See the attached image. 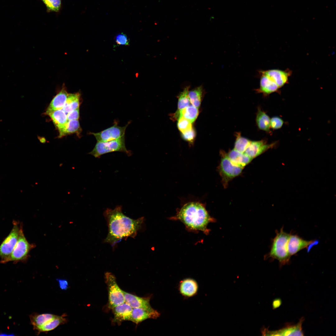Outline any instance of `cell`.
Here are the masks:
<instances>
[{"mask_svg":"<svg viewBox=\"0 0 336 336\" xmlns=\"http://www.w3.org/2000/svg\"><path fill=\"white\" fill-rule=\"evenodd\" d=\"M103 214L108 229L107 235L104 241L112 246L123 238H134L141 229L144 221V217L133 219L126 216L120 206L113 209L107 208Z\"/></svg>","mask_w":336,"mask_h":336,"instance_id":"1","label":"cell"},{"mask_svg":"<svg viewBox=\"0 0 336 336\" xmlns=\"http://www.w3.org/2000/svg\"><path fill=\"white\" fill-rule=\"evenodd\" d=\"M174 219L179 220L189 229L200 231L208 234V224L214 221L204 205L198 202H191L183 205Z\"/></svg>","mask_w":336,"mask_h":336,"instance_id":"2","label":"cell"},{"mask_svg":"<svg viewBox=\"0 0 336 336\" xmlns=\"http://www.w3.org/2000/svg\"><path fill=\"white\" fill-rule=\"evenodd\" d=\"M283 227L279 231H277L276 236L273 239L269 256L278 260L281 266L288 264L291 256L289 254L287 244L291 234L283 230Z\"/></svg>","mask_w":336,"mask_h":336,"instance_id":"3","label":"cell"},{"mask_svg":"<svg viewBox=\"0 0 336 336\" xmlns=\"http://www.w3.org/2000/svg\"><path fill=\"white\" fill-rule=\"evenodd\" d=\"M259 87L256 91L265 95L279 91L281 88L280 82L273 69L259 70Z\"/></svg>","mask_w":336,"mask_h":336,"instance_id":"4","label":"cell"},{"mask_svg":"<svg viewBox=\"0 0 336 336\" xmlns=\"http://www.w3.org/2000/svg\"><path fill=\"white\" fill-rule=\"evenodd\" d=\"M220 154L221 158L218 170L222 184L226 188L229 182L239 175L244 168L232 162L224 151L220 152Z\"/></svg>","mask_w":336,"mask_h":336,"instance_id":"5","label":"cell"},{"mask_svg":"<svg viewBox=\"0 0 336 336\" xmlns=\"http://www.w3.org/2000/svg\"><path fill=\"white\" fill-rule=\"evenodd\" d=\"M35 245L29 243L24 236L22 227L20 228L18 239L10 254L6 259L1 260L4 263L9 261L17 262L27 259L30 250Z\"/></svg>","mask_w":336,"mask_h":336,"instance_id":"6","label":"cell"},{"mask_svg":"<svg viewBox=\"0 0 336 336\" xmlns=\"http://www.w3.org/2000/svg\"><path fill=\"white\" fill-rule=\"evenodd\" d=\"M114 152H123L130 156L131 152L127 150L125 142V136L120 138L105 142H97L89 154L97 158L104 154Z\"/></svg>","mask_w":336,"mask_h":336,"instance_id":"7","label":"cell"},{"mask_svg":"<svg viewBox=\"0 0 336 336\" xmlns=\"http://www.w3.org/2000/svg\"><path fill=\"white\" fill-rule=\"evenodd\" d=\"M105 282L107 287L108 295V307L110 309L125 302L123 292L116 282L114 275L110 272L105 274Z\"/></svg>","mask_w":336,"mask_h":336,"instance_id":"8","label":"cell"},{"mask_svg":"<svg viewBox=\"0 0 336 336\" xmlns=\"http://www.w3.org/2000/svg\"><path fill=\"white\" fill-rule=\"evenodd\" d=\"M129 124L128 122L125 126L118 125L115 122L112 126L98 133L90 132L89 134L93 135L97 142H105L117 139L125 136L126 129Z\"/></svg>","mask_w":336,"mask_h":336,"instance_id":"9","label":"cell"},{"mask_svg":"<svg viewBox=\"0 0 336 336\" xmlns=\"http://www.w3.org/2000/svg\"><path fill=\"white\" fill-rule=\"evenodd\" d=\"M13 224L10 233L0 245V257L1 260L6 259L10 254L18 239L20 227L16 222Z\"/></svg>","mask_w":336,"mask_h":336,"instance_id":"10","label":"cell"},{"mask_svg":"<svg viewBox=\"0 0 336 336\" xmlns=\"http://www.w3.org/2000/svg\"><path fill=\"white\" fill-rule=\"evenodd\" d=\"M304 318H301L296 324H290L276 331H269L265 329L263 334L265 335L272 336H303L302 325Z\"/></svg>","mask_w":336,"mask_h":336,"instance_id":"11","label":"cell"},{"mask_svg":"<svg viewBox=\"0 0 336 336\" xmlns=\"http://www.w3.org/2000/svg\"><path fill=\"white\" fill-rule=\"evenodd\" d=\"M315 242L313 240H306L296 235L291 234L287 244L289 254L291 256L302 249L308 248Z\"/></svg>","mask_w":336,"mask_h":336,"instance_id":"12","label":"cell"},{"mask_svg":"<svg viewBox=\"0 0 336 336\" xmlns=\"http://www.w3.org/2000/svg\"><path fill=\"white\" fill-rule=\"evenodd\" d=\"M125 302L133 308H139L150 311L155 310L151 306L149 297H138L123 291Z\"/></svg>","mask_w":336,"mask_h":336,"instance_id":"13","label":"cell"},{"mask_svg":"<svg viewBox=\"0 0 336 336\" xmlns=\"http://www.w3.org/2000/svg\"><path fill=\"white\" fill-rule=\"evenodd\" d=\"M275 144H267L264 140L250 141L244 153L253 159L273 147Z\"/></svg>","mask_w":336,"mask_h":336,"instance_id":"14","label":"cell"},{"mask_svg":"<svg viewBox=\"0 0 336 336\" xmlns=\"http://www.w3.org/2000/svg\"><path fill=\"white\" fill-rule=\"evenodd\" d=\"M178 289L182 296L186 298H190L196 295L198 289V285L195 279L188 278L184 279L180 282Z\"/></svg>","mask_w":336,"mask_h":336,"instance_id":"15","label":"cell"},{"mask_svg":"<svg viewBox=\"0 0 336 336\" xmlns=\"http://www.w3.org/2000/svg\"><path fill=\"white\" fill-rule=\"evenodd\" d=\"M133 308L125 302L113 307L112 310L114 318L113 321L118 324L124 321H130Z\"/></svg>","mask_w":336,"mask_h":336,"instance_id":"16","label":"cell"},{"mask_svg":"<svg viewBox=\"0 0 336 336\" xmlns=\"http://www.w3.org/2000/svg\"><path fill=\"white\" fill-rule=\"evenodd\" d=\"M68 94L67 88L63 83L61 89L51 101L44 114L55 110H62L65 103Z\"/></svg>","mask_w":336,"mask_h":336,"instance_id":"17","label":"cell"},{"mask_svg":"<svg viewBox=\"0 0 336 336\" xmlns=\"http://www.w3.org/2000/svg\"><path fill=\"white\" fill-rule=\"evenodd\" d=\"M160 315V313L156 310L150 311L141 308H134L132 310L130 321L138 324L147 319H156Z\"/></svg>","mask_w":336,"mask_h":336,"instance_id":"18","label":"cell"},{"mask_svg":"<svg viewBox=\"0 0 336 336\" xmlns=\"http://www.w3.org/2000/svg\"><path fill=\"white\" fill-rule=\"evenodd\" d=\"M45 114L50 117L59 133L63 130L68 121L67 114L62 109L55 110Z\"/></svg>","mask_w":336,"mask_h":336,"instance_id":"19","label":"cell"},{"mask_svg":"<svg viewBox=\"0 0 336 336\" xmlns=\"http://www.w3.org/2000/svg\"><path fill=\"white\" fill-rule=\"evenodd\" d=\"M227 155L232 162L243 168L253 159L245 153H241L234 149L230 151Z\"/></svg>","mask_w":336,"mask_h":336,"instance_id":"20","label":"cell"},{"mask_svg":"<svg viewBox=\"0 0 336 336\" xmlns=\"http://www.w3.org/2000/svg\"><path fill=\"white\" fill-rule=\"evenodd\" d=\"M65 314L56 316L45 324L38 328L36 330L38 334L53 330L59 326L67 323L68 320Z\"/></svg>","mask_w":336,"mask_h":336,"instance_id":"21","label":"cell"},{"mask_svg":"<svg viewBox=\"0 0 336 336\" xmlns=\"http://www.w3.org/2000/svg\"><path fill=\"white\" fill-rule=\"evenodd\" d=\"M56 316L49 313L39 314L34 313L30 316L31 323L35 330L45 324Z\"/></svg>","mask_w":336,"mask_h":336,"instance_id":"22","label":"cell"},{"mask_svg":"<svg viewBox=\"0 0 336 336\" xmlns=\"http://www.w3.org/2000/svg\"><path fill=\"white\" fill-rule=\"evenodd\" d=\"M81 94L79 92L68 94L65 103L62 110L66 113L79 107Z\"/></svg>","mask_w":336,"mask_h":336,"instance_id":"23","label":"cell"},{"mask_svg":"<svg viewBox=\"0 0 336 336\" xmlns=\"http://www.w3.org/2000/svg\"><path fill=\"white\" fill-rule=\"evenodd\" d=\"M82 132L78 120H73L68 121L65 128L60 133L58 137L61 138L64 136L72 134H76L78 137Z\"/></svg>","mask_w":336,"mask_h":336,"instance_id":"24","label":"cell"},{"mask_svg":"<svg viewBox=\"0 0 336 336\" xmlns=\"http://www.w3.org/2000/svg\"><path fill=\"white\" fill-rule=\"evenodd\" d=\"M270 120L269 116L259 108L257 113L256 122L259 128L267 132L270 131Z\"/></svg>","mask_w":336,"mask_h":336,"instance_id":"25","label":"cell"},{"mask_svg":"<svg viewBox=\"0 0 336 336\" xmlns=\"http://www.w3.org/2000/svg\"><path fill=\"white\" fill-rule=\"evenodd\" d=\"M198 113V108L193 105H189L178 111V114L179 117H183L192 123L197 119Z\"/></svg>","mask_w":336,"mask_h":336,"instance_id":"26","label":"cell"},{"mask_svg":"<svg viewBox=\"0 0 336 336\" xmlns=\"http://www.w3.org/2000/svg\"><path fill=\"white\" fill-rule=\"evenodd\" d=\"M203 93L202 86L197 87L189 92L190 101L192 105L198 109L201 103Z\"/></svg>","mask_w":336,"mask_h":336,"instance_id":"27","label":"cell"},{"mask_svg":"<svg viewBox=\"0 0 336 336\" xmlns=\"http://www.w3.org/2000/svg\"><path fill=\"white\" fill-rule=\"evenodd\" d=\"M236 137L234 149L241 153H244L250 141L242 137L239 133H236Z\"/></svg>","mask_w":336,"mask_h":336,"instance_id":"28","label":"cell"},{"mask_svg":"<svg viewBox=\"0 0 336 336\" xmlns=\"http://www.w3.org/2000/svg\"><path fill=\"white\" fill-rule=\"evenodd\" d=\"M189 87L188 86L185 88L179 95L178 104V111L189 105L190 102L189 96Z\"/></svg>","mask_w":336,"mask_h":336,"instance_id":"29","label":"cell"},{"mask_svg":"<svg viewBox=\"0 0 336 336\" xmlns=\"http://www.w3.org/2000/svg\"><path fill=\"white\" fill-rule=\"evenodd\" d=\"M177 126L179 130L182 133L189 131L192 128V123L182 116L179 117Z\"/></svg>","mask_w":336,"mask_h":336,"instance_id":"30","label":"cell"},{"mask_svg":"<svg viewBox=\"0 0 336 336\" xmlns=\"http://www.w3.org/2000/svg\"><path fill=\"white\" fill-rule=\"evenodd\" d=\"M49 11L57 12L61 7V0H41Z\"/></svg>","mask_w":336,"mask_h":336,"instance_id":"31","label":"cell"},{"mask_svg":"<svg viewBox=\"0 0 336 336\" xmlns=\"http://www.w3.org/2000/svg\"><path fill=\"white\" fill-rule=\"evenodd\" d=\"M115 41L118 45L128 46L129 44V40L127 36L123 33L117 34L115 37Z\"/></svg>","mask_w":336,"mask_h":336,"instance_id":"32","label":"cell"},{"mask_svg":"<svg viewBox=\"0 0 336 336\" xmlns=\"http://www.w3.org/2000/svg\"><path fill=\"white\" fill-rule=\"evenodd\" d=\"M284 121L280 117L274 116L272 117L270 120V128L273 129H278L280 128L283 126Z\"/></svg>","mask_w":336,"mask_h":336,"instance_id":"33","label":"cell"},{"mask_svg":"<svg viewBox=\"0 0 336 336\" xmlns=\"http://www.w3.org/2000/svg\"><path fill=\"white\" fill-rule=\"evenodd\" d=\"M79 117V107L70 112L67 114L68 121L73 120H78Z\"/></svg>","mask_w":336,"mask_h":336,"instance_id":"34","label":"cell"},{"mask_svg":"<svg viewBox=\"0 0 336 336\" xmlns=\"http://www.w3.org/2000/svg\"><path fill=\"white\" fill-rule=\"evenodd\" d=\"M182 134L184 139L190 142H192L194 140L195 136V132L193 128Z\"/></svg>","mask_w":336,"mask_h":336,"instance_id":"35","label":"cell"},{"mask_svg":"<svg viewBox=\"0 0 336 336\" xmlns=\"http://www.w3.org/2000/svg\"><path fill=\"white\" fill-rule=\"evenodd\" d=\"M59 286L61 289L63 290H67L69 287L68 281L64 279H57Z\"/></svg>","mask_w":336,"mask_h":336,"instance_id":"36","label":"cell"},{"mask_svg":"<svg viewBox=\"0 0 336 336\" xmlns=\"http://www.w3.org/2000/svg\"><path fill=\"white\" fill-rule=\"evenodd\" d=\"M282 303V301L280 299H276L274 300L273 302V309H276L279 307Z\"/></svg>","mask_w":336,"mask_h":336,"instance_id":"37","label":"cell"}]
</instances>
